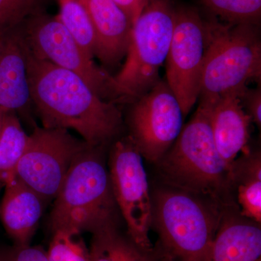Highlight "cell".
Wrapping results in <instances>:
<instances>
[{"instance_id": "obj_8", "label": "cell", "mask_w": 261, "mask_h": 261, "mask_svg": "<svg viewBox=\"0 0 261 261\" xmlns=\"http://www.w3.org/2000/svg\"><path fill=\"white\" fill-rule=\"evenodd\" d=\"M20 30L34 56L76 73L104 100L118 101L113 76L84 53L57 17L39 13L27 19Z\"/></svg>"}, {"instance_id": "obj_13", "label": "cell", "mask_w": 261, "mask_h": 261, "mask_svg": "<svg viewBox=\"0 0 261 261\" xmlns=\"http://www.w3.org/2000/svg\"><path fill=\"white\" fill-rule=\"evenodd\" d=\"M92 20L95 54L104 64L114 65L126 56L134 23L113 0H80Z\"/></svg>"}, {"instance_id": "obj_18", "label": "cell", "mask_w": 261, "mask_h": 261, "mask_svg": "<svg viewBox=\"0 0 261 261\" xmlns=\"http://www.w3.org/2000/svg\"><path fill=\"white\" fill-rule=\"evenodd\" d=\"M91 261H157L158 252L141 250L118 224L105 226L92 233Z\"/></svg>"}, {"instance_id": "obj_19", "label": "cell", "mask_w": 261, "mask_h": 261, "mask_svg": "<svg viewBox=\"0 0 261 261\" xmlns=\"http://www.w3.org/2000/svg\"><path fill=\"white\" fill-rule=\"evenodd\" d=\"M29 136L14 112L5 113L0 132V185L15 177Z\"/></svg>"}, {"instance_id": "obj_6", "label": "cell", "mask_w": 261, "mask_h": 261, "mask_svg": "<svg viewBox=\"0 0 261 261\" xmlns=\"http://www.w3.org/2000/svg\"><path fill=\"white\" fill-rule=\"evenodd\" d=\"M171 0H149L134 23L126 60L113 76L119 100L135 101L159 82L174 25Z\"/></svg>"}, {"instance_id": "obj_25", "label": "cell", "mask_w": 261, "mask_h": 261, "mask_svg": "<svg viewBox=\"0 0 261 261\" xmlns=\"http://www.w3.org/2000/svg\"><path fill=\"white\" fill-rule=\"evenodd\" d=\"M242 106L252 121L260 128L261 127V89L260 87L250 89L248 87L239 96Z\"/></svg>"}, {"instance_id": "obj_2", "label": "cell", "mask_w": 261, "mask_h": 261, "mask_svg": "<svg viewBox=\"0 0 261 261\" xmlns=\"http://www.w3.org/2000/svg\"><path fill=\"white\" fill-rule=\"evenodd\" d=\"M151 197L152 228L159 234L155 247L161 253L170 261H207L224 205L169 186Z\"/></svg>"}, {"instance_id": "obj_1", "label": "cell", "mask_w": 261, "mask_h": 261, "mask_svg": "<svg viewBox=\"0 0 261 261\" xmlns=\"http://www.w3.org/2000/svg\"><path fill=\"white\" fill-rule=\"evenodd\" d=\"M23 42L31 98L43 127L75 130L92 147L118 135L123 119L115 103L99 97L76 73L34 56Z\"/></svg>"}, {"instance_id": "obj_26", "label": "cell", "mask_w": 261, "mask_h": 261, "mask_svg": "<svg viewBox=\"0 0 261 261\" xmlns=\"http://www.w3.org/2000/svg\"><path fill=\"white\" fill-rule=\"evenodd\" d=\"M124 10L135 23L149 0H113Z\"/></svg>"}, {"instance_id": "obj_14", "label": "cell", "mask_w": 261, "mask_h": 261, "mask_svg": "<svg viewBox=\"0 0 261 261\" xmlns=\"http://www.w3.org/2000/svg\"><path fill=\"white\" fill-rule=\"evenodd\" d=\"M207 261H261L260 224L223 206Z\"/></svg>"}, {"instance_id": "obj_27", "label": "cell", "mask_w": 261, "mask_h": 261, "mask_svg": "<svg viewBox=\"0 0 261 261\" xmlns=\"http://www.w3.org/2000/svg\"><path fill=\"white\" fill-rule=\"evenodd\" d=\"M156 250H157L158 252V260L157 261H170L168 260L167 257H165L164 255H163L161 253V252L159 251V249L157 248L155 246Z\"/></svg>"}, {"instance_id": "obj_5", "label": "cell", "mask_w": 261, "mask_h": 261, "mask_svg": "<svg viewBox=\"0 0 261 261\" xmlns=\"http://www.w3.org/2000/svg\"><path fill=\"white\" fill-rule=\"evenodd\" d=\"M207 47L201 73L199 104L212 106L240 94L261 78V41L256 25L205 21Z\"/></svg>"}, {"instance_id": "obj_10", "label": "cell", "mask_w": 261, "mask_h": 261, "mask_svg": "<svg viewBox=\"0 0 261 261\" xmlns=\"http://www.w3.org/2000/svg\"><path fill=\"white\" fill-rule=\"evenodd\" d=\"M206 47L205 21L198 11L191 8L175 9L172 39L166 61V82L185 117L198 100Z\"/></svg>"}, {"instance_id": "obj_24", "label": "cell", "mask_w": 261, "mask_h": 261, "mask_svg": "<svg viewBox=\"0 0 261 261\" xmlns=\"http://www.w3.org/2000/svg\"><path fill=\"white\" fill-rule=\"evenodd\" d=\"M0 261H49L41 247L16 245L0 249Z\"/></svg>"}, {"instance_id": "obj_28", "label": "cell", "mask_w": 261, "mask_h": 261, "mask_svg": "<svg viewBox=\"0 0 261 261\" xmlns=\"http://www.w3.org/2000/svg\"><path fill=\"white\" fill-rule=\"evenodd\" d=\"M5 113L3 111H0V132H1L2 124H3V116H4Z\"/></svg>"}, {"instance_id": "obj_15", "label": "cell", "mask_w": 261, "mask_h": 261, "mask_svg": "<svg viewBox=\"0 0 261 261\" xmlns=\"http://www.w3.org/2000/svg\"><path fill=\"white\" fill-rule=\"evenodd\" d=\"M239 96L240 94L236 93L230 94L212 106H207L210 108L211 127L215 145L229 171L230 176L239 154L250 151L247 145L252 121L244 110Z\"/></svg>"}, {"instance_id": "obj_21", "label": "cell", "mask_w": 261, "mask_h": 261, "mask_svg": "<svg viewBox=\"0 0 261 261\" xmlns=\"http://www.w3.org/2000/svg\"><path fill=\"white\" fill-rule=\"evenodd\" d=\"M211 13L230 24L258 25L261 0H200Z\"/></svg>"}, {"instance_id": "obj_4", "label": "cell", "mask_w": 261, "mask_h": 261, "mask_svg": "<svg viewBox=\"0 0 261 261\" xmlns=\"http://www.w3.org/2000/svg\"><path fill=\"white\" fill-rule=\"evenodd\" d=\"M104 146H88L70 166L51 211V231L73 229L92 233L118 224L120 214L113 196Z\"/></svg>"}, {"instance_id": "obj_17", "label": "cell", "mask_w": 261, "mask_h": 261, "mask_svg": "<svg viewBox=\"0 0 261 261\" xmlns=\"http://www.w3.org/2000/svg\"><path fill=\"white\" fill-rule=\"evenodd\" d=\"M231 186H237L240 213L243 217L261 223V157L249 151L233 163Z\"/></svg>"}, {"instance_id": "obj_11", "label": "cell", "mask_w": 261, "mask_h": 261, "mask_svg": "<svg viewBox=\"0 0 261 261\" xmlns=\"http://www.w3.org/2000/svg\"><path fill=\"white\" fill-rule=\"evenodd\" d=\"M181 106L166 81L135 100L128 114L130 135L142 157L159 162L172 147L183 128Z\"/></svg>"}, {"instance_id": "obj_23", "label": "cell", "mask_w": 261, "mask_h": 261, "mask_svg": "<svg viewBox=\"0 0 261 261\" xmlns=\"http://www.w3.org/2000/svg\"><path fill=\"white\" fill-rule=\"evenodd\" d=\"M42 13L41 0H0V34Z\"/></svg>"}, {"instance_id": "obj_12", "label": "cell", "mask_w": 261, "mask_h": 261, "mask_svg": "<svg viewBox=\"0 0 261 261\" xmlns=\"http://www.w3.org/2000/svg\"><path fill=\"white\" fill-rule=\"evenodd\" d=\"M31 104L27 61L18 27L0 34V111L27 112Z\"/></svg>"}, {"instance_id": "obj_22", "label": "cell", "mask_w": 261, "mask_h": 261, "mask_svg": "<svg viewBox=\"0 0 261 261\" xmlns=\"http://www.w3.org/2000/svg\"><path fill=\"white\" fill-rule=\"evenodd\" d=\"M49 249V261H91L90 251L82 238V233L73 229L53 231Z\"/></svg>"}, {"instance_id": "obj_16", "label": "cell", "mask_w": 261, "mask_h": 261, "mask_svg": "<svg viewBox=\"0 0 261 261\" xmlns=\"http://www.w3.org/2000/svg\"><path fill=\"white\" fill-rule=\"evenodd\" d=\"M5 186L0 218L5 231L14 245H30L47 202L18 178Z\"/></svg>"}, {"instance_id": "obj_9", "label": "cell", "mask_w": 261, "mask_h": 261, "mask_svg": "<svg viewBox=\"0 0 261 261\" xmlns=\"http://www.w3.org/2000/svg\"><path fill=\"white\" fill-rule=\"evenodd\" d=\"M68 130L35 127L15 171V177L47 202L59 193L70 166L88 147Z\"/></svg>"}, {"instance_id": "obj_3", "label": "cell", "mask_w": 261, "mask_h": 261, "mask_svg": "<svg viewBox=\"0 0 261 261\" xmlns=\"http://www.w3.org/2000/svg\"><path fill=\"white\" fill-rule=\"evenodd\" d=\"M155 164L168 186L228 204L231 176L215 145L207 106L199 104L172 147Z\"/></svg>"}, {"instance_id": "obj_20", "label": "cell", "mask_w": 261, "mask_h": 261, "mask_svg": "<svg viewBox=\"0 0 261 261\" xmlns=\"http://www.w3.org/2000/svg\"><path fill=\"white\" fill-rule=\"evenodd\" d=\"M57 18L70 33L75 42L90 58L95 54V34L90 17L80 0H59Z\"/></svg>"}, {"instance_id": "obj_7", "label": "cell", "mask_w": 261, "mask_h": 261, "mask_svg": "<svg viewBox=\"0 0 261 261\" xmlns=\"http://www.w3.org/2000/svg\"><path fill=\"white\" fill-rule=\"evenodd\" d=\"M143 158L129 136L116 141L110 152L108 171L117 207L126 225L127 235L141 250L153 252L152 197Z\"/></svg>"}]
</instances>
